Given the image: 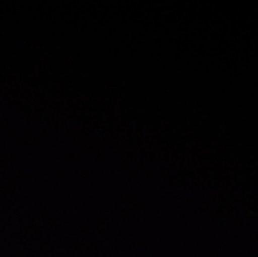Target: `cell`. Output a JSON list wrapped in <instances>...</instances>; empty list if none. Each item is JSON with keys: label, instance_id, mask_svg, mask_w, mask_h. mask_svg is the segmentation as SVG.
I'll return each mask as SVG.
<instances>
[]
</instances>
